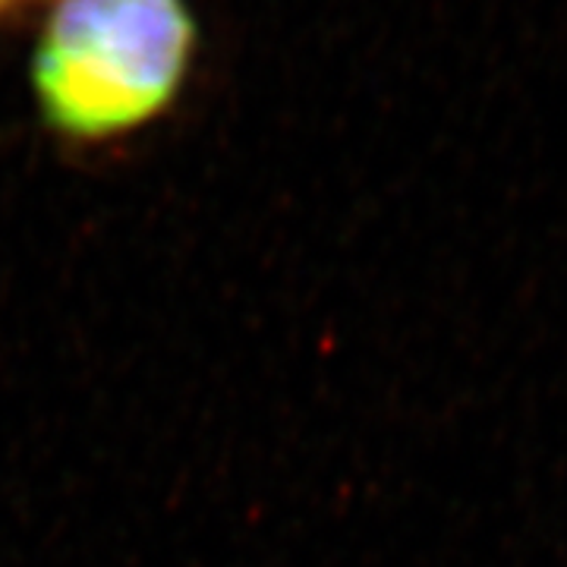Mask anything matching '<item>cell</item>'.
Wrapping results in <instances>:
<instances>
[{
  "mask_svg": "<svg viewBox=\"0 0 567 567\" xmlns=\"http://www.w3.org/2000/svg\"><path fill=\"white\" fill-rule=\"evenodd\" d=\"M203 54L193 0H44L25 80L41 130L73 152L167 121Z\"/></svg>",
  "mask_w": 567,
  "mask_h": 567,
  "instance_id": "1",
  "label": "cell"
},
{
  "mask_svg": "<svg viewBox=\"0 0 567 567\" xmlns=\"http://www.w3.org/2000/svg\"><path fill=\"white\" fill-rule=\"evenodd\" d=\"M44 0H0V32L17 25L22 17H29L32 10H39Z\"/></svg>",
  "mask_w": 567,
  "mask_h": 567,
  "instance_id": "2",
  "label": "cell"
}]
</instances>
